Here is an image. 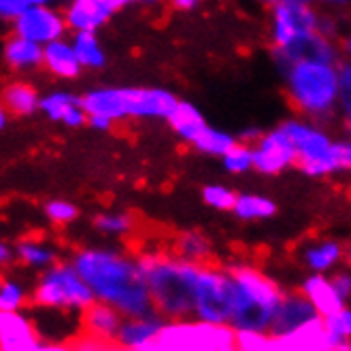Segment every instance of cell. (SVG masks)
Returning <instances> with one entry per match:
<instances>
[{
	"mask_svg": "<svg viewBox=\"0 0 351 351\" xmlns=\"http://www.w3.org/2000/svg\"><path fill=\"white\" fill-rule=\"evenodd\" d=\"M3 60L11 71L24 73L43 66V45L34 40L13 34L5 40L3 45Z\"/></svg>",
	"mask_w": 351,
	"mask_h": 351,
	"instance_id": "cell-22",
	"label": "cell"
},
{
	"mask_svg": "<svg viewBox=\"0 0 351 351\" xmlns=\"http://www.w3.org/2000/svg\"><path fill=\"white\" fill-rule=\"evenodd\" d=\"M345 247L339 243V241H332V239H324V241H313L308 243L300 258H302V264L308 268L311 273H330L335 271V268L345 260Z\"/></svg>",
	"mask_w": 351,
	"mask_h": 351,
	"instance_id": "cell-23",
	"label": "cell"
},
{
	"mask_svg": "<svg viewBox=\"0 0 351 351\" xmlns=\"http://www.w3.org/2000/svg\"><path fill=\"white\" fill-rule=\"evenodd\" d=\"M26 9L24 0H0V19L5 22H13L15 17H19Z\"/></svg>",
	"mask_w": 351,
	"mask_h": 351,
	"instance_id": "cell-40",
	"label": "cell"
},
{
	"mask_svg": "<svg viewBox=\"0 0 351 351\" xmlns=\"http://www.w3.org/2000/svg\"><path fill=\"white\" fill-rule=\"evenodd\" d=\"M167 121H169V126L173 128V132L183 143H188V145H192V143L196 141V136L206 126H209L206 119H204V115L200 113V109L194 107L192 102H188V100H179Z\"/></svg>",
	"mask_w": 351,
	"mask_h": 351,
	"instance_id": "cell-24",
	"label": "cell"
},
{
	"mask_svg": "<svg viewBox=\"0 0 351 351\" xmlns=\"http://www.w3.org/2000/svg\"><path fill=\"white\" fill-rule=\"evenodd\" d=\"M26 7H36V5H51L56 0H24Z\"/></svg>",
	"mask_w": 351,
	"mask_h": 351,
	"instance_id": "cell-50",
	"label": "cell"
},
{
	"mask_svg": "<svg viewBox=\"0 0 351 351\" xmlns=\"http://www.w3.org/2000/svg\"><path fill=\"white\" fill-rule=\"evenodd\" d=\"M283 132L294 143L296 167L308 177H326L347 169V143L332 141L317 121L292 117L281 123Z\"/></svg>",
	"mask_w": 351,
	"mask_h": 351,
	"instance_id": "cell-5",
	"label": "cell"
},
{
	"mask_svg": "<svg viewBox=\"0 0 351 351\" xmlns=\"http://www.w3.org/2000/svg\"><path fill=\"white\" fill-rule=\"evenodd\" d=\"M322 9L317 5H302L292 0H279L271 7V45L287 47L296 40L317 32Z\"/></svg>",
	"mask_w": 351,
	"mask_h": 351,
	"instance_id": "cell-9",
	"label": "cell"
},
{
	"mask_svg": "<svg viewBox=\"0 0 351 351\" xmlns=\"http://www.w3.org/2000/svg\"><path fill=\"white\" fill-rule=\"evenodd\" d=\"M9 260H11V250L3 241H0V271H3V268L9 264Z\"/></svg>",
	"mask_w": 351,
	"mask_h": 351,
	"instance_id": "cell-47",
	"label": "cell"
},
{
	"mask_svg": "<svg viewBox=\"0 0 351 351\" xmlns=\"http://www.w3.org/2000/svg\"><path fill=\"white\" fill-rule=\"evenodd\" d=\"M9 117H11V113L7 111V107L3 105V102H0V132H3V130L7 128Z\"/></svg>",
	"mask_w": 351,
	"mask_h": 351,
	"instance_id": "cell-48",
	"label": "cell"
},
{
	"mask_svg": "<svg viewBox=\"0 0 351 351\" xmlns=\"http://www.w3.org/2000/svg\"><path fill=\"white\" fill-rule=\"evenodd\" d=\"M81 102H84L88 115H105L115 123L128 119L126 88H96L81 96Z\"/></svg>",
	"mask_w": 351,
	"mask_h": 351,
	"instance_id": "cell-19",
	"label": "cell"
},
{
	"mask_svg": "<svg viewBox=\"0 0 351 351\" xmlns=\"http://www.w3.org/2000/svg\"><path fill=\"white\" fill-rule=\"evenodd\" d=\"M26 304V290L17 281H0V308L3 311H22Z\"/></svg>",
	"mask_w": 351,
	"mask_h": 351,
	"instance_id": "cell-36",
	"label": "cell"
},
{
	"mask_svg": "<svg viewBox=\"0 0 351 351\" xmlns=\"http://www.w3.org/2000/svg\"><path fill=\"white\" fill-rule=\"evenodd\" d=\"M13 34L26 36L34 43L47 45L51 40L64 38L69 24L64 13H60L51 5H36V7H26L24 13L15 17L13 22Z\"/></svg>",
	"mask_w": 351,
	"mask_h": 351,
	"instance_id": "cell-11",
	"label": "cell"
},
{
	"mask_svg": "<svg viewBox=\"0 0 351 351\" xmlns=\"http://www.w3.org/2000/svg\"><path fill=\"white\" fill-rule=\"evenodd\" d=\"M324 324L332 335L351 341V306L345 304L343 308H339L337 313L324 317Z\"/></svg>",
	"mask_w": 351,
	"mask_h": 351,
	"instance_id": "cell-38",
	"label": "cell"
},
{
	"mask_svg": "<svg viewBox=\"0 0 351 351\" xmlns=\"http://www.w3.org/2000/svg\"><path fill=\"white\" fill-rule=\"evenodd\" d=\"M32 300L43 308L84 313L96 300V296L88 281L77 273V268L71 262L45 268V273L36 281Z\"/></svg>",
	"mask_w": 351,
	"mask_h": 351,
	"instance_id": "cell-7",
	"label": "cell"
},
{
	"mask_svg": "<svg viewBox=\"0 0 351 351\" xmlns=\"http://www.w3.org/2000/svg\"><path fill=\"white\" fill-rule=\"evenodd\" d=\"M239 138L230 132L226 130H219V128H213V126H206L198 136L196 141L192 143V149H196L198 154L202 156H209V158H221L226 152H228Z\"/></svg>",
	"mask_w": 351,
	"mask_h": 351,
	"instance_id": "cell-29",
	"label": "cell"
},
{
	"mask_svg": "<svg viewBox=\"0 0 351 351\" xmlns=\"http://www.w3.org/2000/svg\"><path fill=\"white\" fill-rule=\"evenodd\" d=\"M73 266L88 281L96 300L115 306L123 317L156 311L136 258L107 247H88L75 254Z\"/></svg>",
	"mask_w": 351,
	"mask_h": 351,
	"instance_id": "cell-1",
	"label": "cell"
},
{
	"mask_svg": "<svg viewBox=\"0 0 351 351\" xmlns=\"http://www.w3.org/2000/svg\"><path fill=\"white\" fill-rule=\"evenodd\" d=\"M132 3H141V5H154L156 0H132Z\"/></svg>",
	"mask_w": 351,
	"mask_h": 351,
	"instance_id": "cell-53",
	"label": "cell"
},
{
	"mask_svg": "<svg viewBox=\"0 0 351 351\" xmlns=\"http://www.w3.org/2000/svg\"><path fill=\"white\" fill-rule=\"evenodd\" d=\"M17 258L19 262H24L30 268H49L56 264L53 247L40 241H32V239H26L17 245Z\"/></svg>",
	"mask_w": 351,
	"mask_h": 351,
	"instance_id": "cell-31",
	"label": "cell"
},
{
	"mask_svg": "<svg viewBox=\"0 0 351 351\" xmlns=\"http://www.w3.org/2000/svg\"><path fill=\"white\" fill-rule=\"evenodd\" d=\"M258 3H262V5H266V7H275L279 0H258Z\"/></svg>",
	"mask_w": 351,
	"mask_h": 351,
	"instance_id": "cell-52",
	"label": "cell"
},
{
	"mask_svg": "<svg viewBox=\"0 0 351 351\" xmlns=\"http://www.w3.org/2000/svg\"><path fill=\"white\" fill-rule=\"evenodd\" d=\"M254 171L260 175H279L290 167H296L298 154L294 143L283 132L281 126L262 132L254 143Z\"/></svg>",
	"mask_w": 351,
	"mask_h": 351,
	"instance_id": "cell-12",
	"label": "cell"
},
{
	"mask_svg": "<svg viewBox=\"0 0 351 351\" xmlns=\"http://www.w3.org/2000/svg\"><path fill=\"white\" fill-rule=\"evenodd\" d=\"M62 349L60 345H43L32 322L19 311L0 308V351H40Z\"/></svg>",
	"mask_w": 351,
	"mask_h": 351,
	"instance_id": "cell-14",
	"label": "cell"
},
{
	"mask_svg": "<svg viewBox=\"0 0 351 351\" xmlns=\"http://www.w3.org/2000/svg\"><path fill=\"white\" fill-rule=\"evenodd\" d=\"M300 290L308 300L313 302V306L317 308V313L322 317L337 313L339 308H343L347 304V300L337 292L332 279L326 277L324 273H311L302 281Z\"/></svg>",
	"mask_w": 351,
	"mask_h": 351,
	"instance_id": "cell-20",
	"label": "cell"
},
{
	"mask_svg": "<svg viewBox=\"0 0 351 351\" xmlns=\"http://www.w3.org/2000/svg\"><path fill=\"white\" fill-rule=\"evenodd\" d=\"M273 335L268 330H237V349L241 351H271Z\"/></svg>",
	"mask_w": 351,
	"mask_h": 351,
	"instance_id": "cell-35",
	"label": "cell"
},
{
	"mask_svg": "<svg viewBox=\"0 0 351 351\" xmlns=\"http://www.w3.org/2000/svg\"><path fill=\"white\" fill-rule=\"evenodd\" d=\"M164 322H167V317H162L158 311L138 317H123L115 337V349L152 351V345Z\"/></svg>",
	"mask_w": 351,
	"mask_h": 351,
	"instance_id": "cell-17",
	"label": "cell"
},
{
	"mask_svg": "<svg viewBox=\"0 0 351 351\" xmlns=\"http://www.w3.org/2000/svg\"><path fill=\"white\" fill-rule=\"evenodd\" d=\"M343 117H345V128H347V132L351 136V107L343 111Z\"/></svg>",
	"mask_w": 351,
	"mask_h": 351,
	"instance_id": "cell-49",
	"label": "cell"
},
{
	"mask_svg": "<svg viewBox=\"0 0 351 351\" xmlns=\"http://www.w3.org/2000/svg\"><path fill=\"white\" fill-rule=\"evenodd\" d=\"M330 279H332V283H335V287H337V292H339L345 300H349V298H351V271H337Z\"/></svg>",
	"mask_w": 351,
	"mask_h": 351,
	"instance_id": "cell-41",
	"label": "cell"
},
{
	"mask_svg": "<svg viewBox=\"0 0 351 351\" xmlns=\"http://www.w3.org/2000/svg\"><path fill=\"white\" fill-rule=\"evenodd\" d=\"M315 5L324 11H335L341 15L351 11V0H315Z\"/></svg>",
	"mask_w": 351,
	"mask_h": 351,
	"instance_id": "cell-42",
	"label": "cell"
},
{
	"mask_svg": "<svg viewBox=\"0 0 351 351\" xmlns=\"http://www.w3.org/2000/svg\"><path fill=\"white\" fill-rule=\"evenodd\" d=\"M179 98L164 88H126V107L132 119H169Z\"/></svg>",
	"mask_w": 351,
	"mask_h": 351,
	"instance_id": "cell-15",
	"label": "cell"
},
{
	"mask_svg": "<svg viewBox=\"0 0 351 351\" xmlns=\"http://www.w3.org/2000/svg\"><path fill=\"white\" fill-rule=\"evenodd\" d=\"M43 66L58 79H77L84 71L71 40L58 38L43 47Z\"/></svg>",
	"mask_w": 351,
	"mask_h": 351,
	"instance_id": "cell-21",
	"label": "cell"
},
{
	"mask_svg": "<svg viewBox=\"0 0 351 351\" xmlns=\"http://www.w3.org/2000/svg\"><path fill=\"white\" fill-rule=\"evenodd\" d=\"M319 313L317 308L313 306V302L308 300L302 290H290V292H283L277 308H275V315L271 322V335H285V332H292V330L304 326L306 322L315 319Z\"/></svg>",
	"mask_w": 351,
	"mask_h": 351,
	"instance_id": "cell-16",
	"label": "cell"
},
{
	"mask_svg": "<svg viewBox=\"0 0 351 351\" xmlns=\"http://www.w3.org/2000/svg\"><path fill=\"white\" fill-rule=\"evenodd\" d=\"M223 169L232 175H245L254 171V147L243 141H237L234 145L221 156Z\"/></svg>",
	"mask_w": 351,
	"mask_h": 351,
	"instance_id": "cell-32",
	"label": "cell"
},
{
	"mask_svg": "<svg viewBox=\"0 0 351 351\" xmlns=\"http://www.w3.org/2000/svg\"><path fill=\"white\" fill-rule=\"evenodd\" d=\"M202 202L206 206H211L215 211H232L234 209V202L239 198V194H234L228 185H221V183H209L204 185L202 192Z\"/></svg>",
	"mask_w": 351,
	"mask_h": 351,
	"instance_id": "cell-34",
	"label": "cell"
},
{
	"mask_svg": "<svg viewBox=\"0 0 351 351\" xmlns=\"http://www.w3.org/2000/svg\"><path fill=\"white\" fill-rule=\"evenodd\" d=\"M232 213L241 221H260V219H271L277 213L275 200L258 196V194H241L234 202Z\"/></svg>",
	"mask_w": 351,
	"mask_h": 351,
	"instance_id": "cell-28",
	"label": "cell"
},
{
	"mask_svg": "<svg viewBox=\"0 0 351 351\" xmlns=\"http://www.w3.org/2000/svg\"><path fill=\"white\" fill-rule=\"evenodd\" d=\"M283 90L298 117L328 121L341 111L339 64L322 60H298L281 71Z\"/></svg>",
	"mask_w": 351,
	"mask_h": 351,
	"instance_id": "cell-3",
	"label": "cell"
},
{
	"mask_svg": "<svg viewBox=\"0 0 351 351\" xmlns=\"http://www.w3.org/2000/svg\"><path fill=\"white\" fill-rule=\"evenodd\" d=\"M260 136H262V130H260V128H245L237 138L243 141V143H247V145H254V143H256Z\"/></svg>",
	"mask_w": 351,
	"mask_h": 351,
	"instance_id": "cell-46",
	"label": "cell"
},
{
	"mask_svg": "<svg viewBox=\"0 0 351 351\" xmlns=\"http://www.w3.org/2000/svg\"><path fill=\"white\" fill-rule=\"evenodd\" d=\"M234 308V285L226 268L213 262L200 266L194 296V317L211 324H230Z\"/></svg>",
	"mask_w": 351,
	"mask_h": 351,
	"instance_id": "cell-8",
	"label": "cell"
},
{
	"mask_svg": "<svg viewBox=\"0 0 351 351\" xmlns=\"http://www.w3.org/2000/svg\"><path fill=\"white\" fill-rule=\"evenodd\" d=\"M154 308L167 319L194 317V296L200 266L175 252H145L138 258Z\"/></svg>",
	"mask_w": 351,
	"mask_h": 351,
	"instance_id": "cell-2",
	"label": "cell"
},
{
	"mask_svg": "<svg viewBox=\"0 0 351 351\" xmlns=\"http://www.w3.org/2000/svg\"><path fill=\"white\" fill-rule=\"evenodd\" d=\"M45 215L49 217V221L58 226H66L79 217V209L71 200H49L45 204Z\"/></svg>",
	"mask_w": 351,
	"mask_h": 351,
	"instance_id": "cell-37",
	"label": "cell"
},
{
	"mask_svg": "<svg viewBox=\"0 0 351 351\" xmlns=\"http://www.w3.org/2000/svg\"><path fill=\"white\" fill-rule=\"evenodd\" d=\"M81 105V98L71 94V92H51L47 96H40V107L38 111L43 113L49 121L53 123H62L64 117L77 107Z\"/></svg>",
	"mask_w": 351,
	"mask_h": 351,
	"instance_id": "cell-30",
	"label": "cell"
},
{
	"mask_svg": "<svg viewBox=\"0 0 351 351\" xmlns=\"http://www.w3.org/2000/svg\"><path fill=\"white\" fill-rule=\"evenodd\" d=\"M339 47L345 60H351V24L343 30V34L339 36Z\"/></svg>",
	"mask_w": 351,
	"mask_h": 351,
	"instance_id": "cell-45",
	"label": "cell"
},
{
	"mask_svg": "<svg viewBox=\"0 0 351 351\" xmlns=\"http://www.w3.org/2000/svg\"><path fill=\"white\" fill-rule=\"evenodd\" d=\"M121 322H123V315L117 308L102 300H94L84 311V317H81V326H84L88 335L100 341H107L113 347H115V337H117Z\"/></svg>",
	"mask_w": 351,
	"mask_h": 351,
	"instance_id": "cell-18",
	"label": "cell"
},
{
	"mask_svg": "<svg viewBox=\"0 0 351 351\" xmlns=\"http://www.w3.org/2000/svg\"><path fill=\"white\" fill-rule=\"evenodd\" d=\"M0 102L7 107V111L15 117H30L40 107V96L34 86L28 81H13L9 84L3 94H0Z\"/></svg>",
	"mask_w": 351,
	"mask_h": 351,
	"instance_id": "cell-25",
	"label": "cell"
},
{
	"mask_svg": "<svg viewBox=\"0 0 351 351\" xmlns=\"http://www.w3.org/2000/svg\"><path fill=\"white\" fill-rule=\"evenodd\" d=\"M136 219L130 213H100L94 217V228L109 237H126L134 230Z\"/></svg>",
	"mask_w": 351,
	"mask_h": 351,
	"instance_id": "cell-33",
	"label": "cell"
},
{
	"mask_svg": "<svg viewBox=\"0 0 351 351\" xmlns=\"http://www.w3.org/2000/svg\"><path fill=\"white\" fill-rule=\"evenodd\" d=\"M345 260H347V264H349V268H351V250L345 254Z\"/></svg>",
	"mask_w": 351,
	"mask_h": 351,
	"instance_id": "cell-54",
	"label": "cell"
},
{
	"mask_svg": "<svg viewBox=\"0 0 351 351\" xmlns=\"http://www.w3.org/2000/svg\"><path fill=\"white\" fill-rule=\"evenodd\" d=\"M71 43L77 51V58L81 62V66L88 71H100L107 64V53L105 47L100 45L98 34L94 30H79L73 32Z\"/></svg>",
	"mask_w": 351,
	"mask_h": 351,
	"instance_id": "cell-27",
	"label": "cell"
},
{
	"mask_svg": "<svg viewBox=\"0 0 351 351\" xmlns=\"http://www.w3.org/2000/svg\"><path fill=\"white\" fill-rule=\"evenodd\" d=\"M169 5L173 11H194L202 5V0H169Z\"/></svg>",
	"mask_w": 351,
	"mask_h": 351,
	"instance_id": "cell-44",
	"label": "cell"
},
{
	"mask_svg": "<svg viewBox=\"0 0 351 351\" xmlns=\"http://www.w3.org/2000/svg\"><path fill=\"white\" fill-rule=\"evenodd\" d=\"M173 252L181 256L183 260L194 262V264H209L213 262V245L209 237L198 232V230H185L175 237L173 241Z\"/></svg>",
	"mask_w": 351,
	"mask_h": 351,
	"instance_id": "cell-26",
	"label": "cell"
},
{
	"mask_svg": "<svg viewBox=\"0 0 351 351\" xmlns=\"http://www.w3.org/2000/svg\"><path fill=\"white\" fill-rule=\"evenodd\" d=\"M237 330L230 324H211L196 317L167 319L152 351H232Z\"/></svg>",
	"mask_w": 351,
	"mask_h": 351,
	"instance_id": "cell-6",
	"label": "cell"
},
{
	"mask_svg": "<svg viewBox=\"0 0 351 351\" xmlns=\"http://www.w3.org/2000/svg\"><path fill=\"white\" fill-rule=\"evenodd\" d=\"M347 171H351V143H347Z\"/></svg>",
	"mask_w": 351,
	"mask_h": 351,
	"instance_id": "cell-51",
	"label": "cell"
},
{
	"mask_svg": "<svg viewBox=\"0 0 351 351\" xmlns=\"http://www.w3.org/2000/svg\"><path fill=\"white\" fill-rule=\"evenodd\" d=\"M228 273L234 285L230 326L234 330H268L271 332V322L283 290L254 264H234L228 268Z\"/></svg>",
	"mask_w": 351,
	"mask_h": 351,
	"instance_id": "cell-4",
	"label": "cell"
},
{
	"mask_svg": "<svg viewBox=\"0 0 351 351\" xmlns=\"http://www.w3.org/2000/svg\"><path fill=\"white\" fill-rule=\"evenodd\" d=\"M339 79H341V111H345L351 107V60H341Z\"/></svg>",
	"mask_w": 351,
	"mask_h": 351,
	"instance_id": "cell-39",
	"label": "cell"
},
{
	"mask_svg": "<svg viewBox=\"0 0 351 351\" xmlns=\"http://www.w3.org/2000/svg\"><path fill=\"white\" fill-rule=\"evenodd\" d=\"M349 351L351 341L332 335L324 324V317L306 322L304 326L285 335H273L271 351Z\"/></svg>",
	"mask_w": 351,
	"mask_h": 351,
	"instance_id": "cell-10",
	"label": "cell"
},
{
	"mask_svg": "<svg viewBox=\"0 0 351 351\" xmlns=\"http://www.w3.org/2000/svg\"><path fill=\"white\" fill-rule=\"evenodd\" d=\"M88 123L94 128V130H100V132H109L113 126H115V121L105 117V115H90L88 117Z\"/></svg>",
	"mask_w": 351,
	"mask_h": 351,
	"instance_id": "cell-43",
	"label": "cell"
},
{
	"mask_svg": "<svg viewBox=\"0 0 351 351\" xmlns=\"http://www.w3.org/2000/svg\"><path fill=\"white\" fill-rule=\"evenodd\" d=\"M132 5V0H69L64 9V17L69 30H94L98 32L102 26L109 24V19L121 11L123 7Z\"/></svg>",
	"mask_w": 351,
	"mask_h": 351,
	"instance_id": "cell-13",
	"label": "cell"
}]
</instances>
